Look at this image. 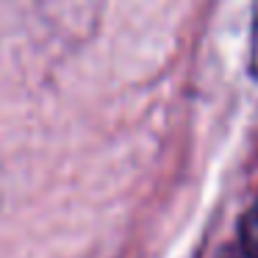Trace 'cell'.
Segmentation results:
<instances>
[{"mask_svg":"<svg viewBox=\"0 0 258 258\" xmlns=\"http://www.w3.org/2000/svg\"><path fill=\"white\" fill-rule=\"evenodd\" d=\"M239 247L244 258H258V200L247 208L239 225Z\"/></svg>","mask_w":258,"mask_h":258,"instance_id":"6da1fadb","label":"cell"},{"mask_svg":"<svg viewBox=\"0 0 258 258\" xmlns=\"http://www.w3.org/2000/svg\"><path fill=\"white\" fill-rule=\"evenodd\" d=\"M250 73L258 78V0H252V31H250Z\"/></svg>","mask_w":258,"mask_h":258,"instance_id":"7a4b0ae2","label":"cell"}]
</instances>
